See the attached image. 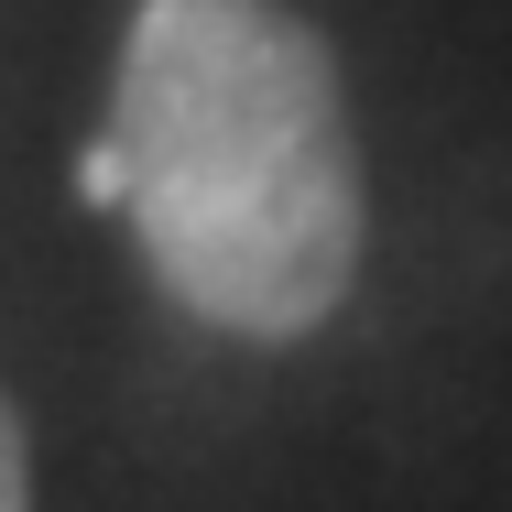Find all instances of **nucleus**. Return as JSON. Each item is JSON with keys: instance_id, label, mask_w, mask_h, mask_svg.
<instances>
[{"instance_id": "f257e3e1", "label": "nucleus", "mask_w": 512, "mask_h": 512, "mask_svg": "<svg viewBox=\"0 0 512 512\" xmlns=\"http://www.w3.org/2000/svg\"><path fill=\"white\" fill-rule=\"evenodd\" d=\"M120 229L218 338H306L360 284V142L338 55L284 0H142L109 66Z\"/></svg>"}, {"instance_id": "f03ea898", "label": "nucleus", "mask_w": 512, "mask_h": 512, "mask_svg": "<svg viewBox=\"0 0 512 512\" xmlns=\"http://www.w3.org/2000/svg\"><path fill=\"white\" fill-rule=\"evenodd\" d=\"M0 512H33V447H22V414L0 393Z\"/></svg>"}, {"instance_id": "7ed1b4c3", "label": "nucleus", "mask_w": 512, "mask_h": 512, "mask_svg": "<svg viewBox=\"0 0 512 512\" xmlns=\"http://www.w3.org/2000/svg\"><path fill=\"white\" fill-rule=\"evenodd\" d=\"M77 197L120 218V153H109V142H88V153H77Z\"/></svg>"}]
</instances>
